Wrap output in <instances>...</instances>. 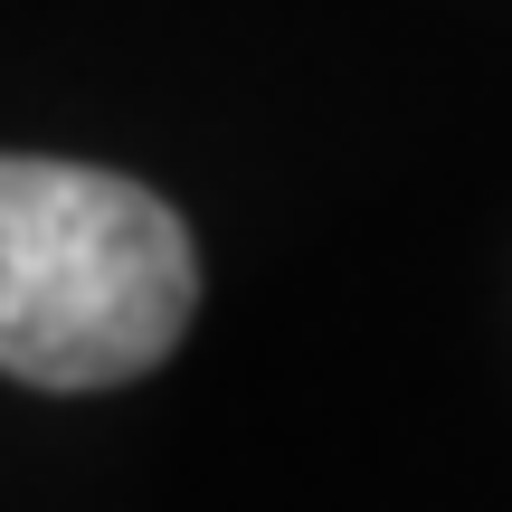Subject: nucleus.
Instances as JSON below:
<instances>
[{
  "label": "nucleus",
  "instance_id": "nucleus-1",
  "mask_svg": "<svg viewBox=\"0 0 512 512\" xmlns=\"http://www.w3.org/2000/svg\"><path fill=\"white\" fill-rule=\"evenodd\" d=\"M200 256L162 190L86 162L0 152V370L29 389H114L171 361Z\"/></svg>",
  "mask_w": 512,
  "mask_h": 512
}]
</instances>
